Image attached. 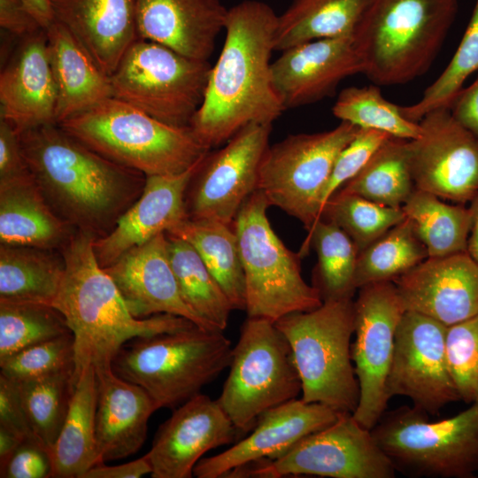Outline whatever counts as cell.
<instances>
[{
	"instance_id": "1",
	"label": "cell",
	"mask_w": 478,
	"mask_h": 478,
	"mask_svg": "<svg viewBox=\"0 0 478 478\" xmlns=\"http://www.w3.org/2000/svg\"><path fill=\"white\" fill-rule=\"evenodd\" d=\"M277 19L270 5L258 0H244L227 10L225 42L189 124L208 149L225 144L250 124H273L286 110L270 61Z\"/></svg>"
},
{
	"instance_id": "2",
	"label": "cell",
	"mask_w": 478,
	"mask_h": 478,
	"mask_svg": "<svg viewBox=\"0 0 478 478\" xmlns=\"http://www.w3.org/2000/svg\"><path fill=\"white\" fill-rule=\"evenodd\" d=\"M19 136L28 168L51 209L95 240L115 227L144 189L146 175L100 155L58 124Z\"/></svg>"
},
{
	"instance_id": "3",
	"label": "cell",
	"mask_w": 478,
	"mask_h": 478,
	"mask_svg": "<svg viewBox=\"0 0 478 478\" xmlns=\"http://www.w3.org/2000/svg\"><path fill=\"white\" fill-rule=\"evenodd\" d=\"M95 238L75 230L60 249L66 269L53 305L73 336V384L81 372L112 367L120 349L136 337L190 328L191 320L169 313L138 319L129 312L112 278L99 265Z\"/></svg>"
},
{
	"instance_id": "4",
	"label": "cell",
	"mask_w": 478,
	"mask_h": 478,
	"mask_svg": "<svg viewBox=\"0 0 478 478\" xmlns=\"http://www.w3.org/2000/svg\"><path fill=\"white\" fill-rule=\"evenodd\" d=\"M459 9L458 0H369L352 34L366 75L378 86L425 74Z\"/></svg>"
},
{
	"instance_id": "5",
	"label": "cell",
	"mask_w": 478,
	"mask_h": 478,
	"mask_svg": "<svg viewBox=\"0 0 478 478\" xmlns=\"http://www.w3.org/2000/svg\"><path fill=\"white\" fill-rule=\"evenodd\" d=\"M58 126L100 155L146 176L181 173L210 150L189 126L166 124L112 96Z\"/></svg>"
},
{
	"instance_id": "6",
	"label": "cell",
	"mask_w": 478,
	"mask_h": 478,
	"mask_svg": "<svg viewBox=\"0 0 478 478\" xmlns=\"http://www.w3.org/2000/svg\"><path fill=\"white\" fill-rule=\"evenodd\" d=\"M223 332L194 326L136 337L120 349L112 366L141 386L158 409L176 408L229 366L233 347Z\"/></svg>"
},
{
	"instance_id": "7",
	"label": "cell",
	"mask_w": 478,
	"mask_h": 478,
	"mask_svg": "<svg viewBox=\"0 0 478 478\" xmlns=\"http://www.w3.org/2000/svg\"><path fill=\"white\" fill-rule=\"evenodd\" d=\"M288 340L301 380V398L353 413L359 388L351 359L353 299L323 302L276 322Z\"/></svg>"
},
{
	"instance_id": "8",
	"label": "cell",
	"mask_w": 478,
	"mask_h": 478,
	"mask_svg": "<svg viewBox=\"0 0 478 478\" xmlns=\"http://www.w3.org/2000/svg\"><path fill=\"white\" fill-rule=\"evenodd\" d=\"M428 414L400 406L371 429L396 471L412 477L474 478L478 473V401L455 416L428 420Z\"/></svg>"
},
{
	"instance_id": "9",
	"label": "cell",
	"mask_w": 478,
	"mask_h": 478,
	"mask_svg": "<svg viewBox=\"0 0 478 478\" xmlns=\"http://www.w3.org/2000/svg\"><path fill=\"white\" fill-rule=\"evenodd\" d=\"M269 206L257 189L241 207L233 227L244 274L247 316L276 322L323 302L302 277L300 255L289 250L272 228L266 214Z\"/></svg>"
},
{
	"instance_id": "10",
	"label": "cell",
	"mask_w": 478,
	"mask_h": 478,
	"mask_svg": "<svg viewBox=\"0 0 478 478\" xmlns=\"http://www.w3.org/2000/svg\"><path fill=\"white\" fill-rule=\"evenodd\" d=\"M228 367L217 400L239 432L251 430L262 413L301 394L289 343L271 320L247 318Z\"/></svg>"
},
{
	"instance_id": "11",
	"label": "cell",
	"mask_w": 478,
	"mask_h": 478,
	"mask_svg": "<svg viewBox=\"0 0 478 478\" xmlns=\"http://www.w3.org/2000/svg\"><path fill=\"white\" fill-rule=\"evenodd\" d=\"M212 66L138 38L110 75L112 97L166 124L189 126L205 93Z\"/></svg>"
},
{
	"instance_id": "12",
	"label": "cell",
	"mask_w": 478,
	"mask_h": 478,
	"mask_svg": "<svg viewBox=\"0 0 478 478\" xmlns=\"http://www.w3.org/2000/svg\"><path fill=\"white\" fill-rule=\"evenodd\" d=\"M359 127L349 122L333 129L290 135L266 149L258 189L270 206L297 219L309 230L320 218L321 195L340 152Z\"/></svg>"
},
{
	"instance_id": "13",
	"label": "cell",
	"mask_w": 478,
	"mask_h": 478,
	"mask_svg": "<svg viewBox=\"0 0 478 478\" xmlns=\"http://www.w3.org/2000/svg\"><path fill=\"white\" fill-rule=\"evenodd\" d=\"M405 312L392 281L366 284L354 300V335L351 359L359 388L352 413L372 429L385 412L389 397L386 383L392 361L395 335Z\"/></svg>"
},
{
	"instance_id": "14",
	"label": "cell",
	"mask_w": 478,
	"mask_h": 478,
	"mask_svg": "<svg viewBox=\"0 0 478 478\" xmlns=\"http://www.w3.org/2000/svg\"><path fill=\"white\" fill-rule=\"evenodd\" d=\"M272 126L250 124L223 147L204 156L187 188L188 219L233 224L243 204L258 189L259 166L269 146Z\"/></svg>"
},
{
	"instance_id": "15",
	"label": "cell",
	"mask_w": 478,
	"mask_h": 478,
	"mask_svg": "<svg viewBox=\"0 0 478 478\" xmlns=\"http://www.w3.org/2000/svg\"><path fill=\"white\" fill-rule=\"evenodd\" d=\"M447 326L424 314L405 311L397 328L387 379L389 399L408 397L412 406L436 415L460 400L451 378L445 348Z\"/></svg>"
},
{
	"instance_id": "16",
	"label": "cell",
	"mask_w": 478,
	"mask_h": 478,
	"mask_svg": "<svg viewBox=\"0 0 478 478\" xmlns=\"http://www.w3.org/2000/svg\"><path fill=\"white\" fill-rule=\"evenodd\" d=\"M421 134L408 141L415 188L459 204L478 194V138L450 108L435 109L419 121Z\"/></svg>"
},
{
	"instance_id": "17",
	"label": "cell",
	"mask_w": 478,
	"mask_h": 478,
	"mask_svg": "<svg viewBox=\"0 0 478 478\" xmlns=\"http://www.w3.org/2000/svg\"><path fill=\"white\" fill-rule=\"evenodd\" d=\"M271 472L274 478H393L397 471L371 429L362 426L352 413H342L330 425L303 437L272 459Z\"/></svg>"
},
{
	"instance_id": "18",
	"label": "cell",
	"mask_w": 478,
	"mask_h": 478,
	"mask_svg": "<svg viewBox=\"0 0 478 478\" xmlns=\"http://www.w3.org/2000/svg\"><path fill=\"white\" fill-rule=\"evenodd\" d=\"M239 433L219 404L198 394L174 408L160 425L148 459L152 478H190L210 450L231 443Z\"/></svg>"
},
{
	"instance_id": "19",
	"label": "cell",
	"mask_w": 478,
	"mask_h": 478,
	"mask_svg": "<svg viewBox=\"0 0 478 478\" xmlns=\"http://www.w3.org/2000/svg\"><path fill=\"white\" fill-rule=\"evenodd\" d=\"M281 52L272 63V76L285 109L333 96L343 79L364 71L352 35L311 41Z\"/></svg>"
},
{
	"instance_id": "20",
	"label": "cell",
	"mask_w": 478,
	"mask_h": 478,
	"mask_svg": "<svg viewBox=\"0 0 478 478\" xmlns=\"http://www.w3.org/2000/svg\"><path fill=\"white\" fill-rule=\"evenodd\" d=\"M393 282L405 311L447 327L478 314V264L467 251L427 258Z\"/></svg>"
},
{
	"instance_id": "21",
	"label": "cell",
	"mask_w": 478,
	"mask_h": 478,
	"mask_svg": "<svg viewBox=\"0 0 478 478\" xmlns=\"http://www.w3.org/2000/svg\"><path fill=\"white\" fill-rule=\"evenodd\" d=\"M341 412L319 403L295 398L262 413L251 435L221 453L201 459L194 467L198 478L223 477L243 463L280 457L303 437L335 421Z\"/></svg>"
},
{
	"instance_id": "22",
	"label": "cell",
	"mask_w": 478,
	"mask_h": 478,
	"mask_svg": "<svg viewBox=\"0 0 478 478\" xmlns=\"http://www.w3.org/2000/svg\"><path fill=\"white\" fill-rule=\"evenodd\" d=\"M104 269L135 318L169 313L184 317L200 328L216 330L181 297L168 255L166 233L130 249Z\"/></svg>"
},
{
	"instance_id": "23",
	"label": "cell",
	"mask_w": 478,
	"mask_h": 478,
	"mask_svg": "<svg viewBox=\"0 0 478 478\" xmlns=\"http://www.w3.org/2000/svg\"><path fill=\"white\" fill-rule=\"evenodd\" d=\"M19 38L0 73V118L19 134L57 124V91L45 29Z\"/></svg>"
},
{
	"instance_id": "24",
	"label": "cell",
	"mask_w": 478,
	"mask_h": 478,
	"mask_svg": "<svg viewBox=\"0 0 478 478\" xmlns=\"http://www.w3.org/2000/svg\"><path fill=\"white\" fill-rule=\"evenodd\" d=\"M200 160L179 174L146 176L138 199L107 235L94 241V252L103 268L130 249L169 231L188 218L186 191Z\"/></svg>"
},
{
	"instance_id": "25",
	"label": "cell",
	"mask_w": 478,
	"mask_h": 478,
	"mask_svg": "<svg viewBox=\"0 0 478 478\" xmlns=\"http://www.w3.org/2000/svg\"><path fill=\"white\" fill-rule=\"evenodd\" d=\"M227 10L221 0H135L138 37L208 61Z\"/></svg>"
},
{
	"instance_id": "26",
	"label": "cell",
	"mask_w": 478,
	"mask_h": 478,
	"mask_svg": "<svg viewBox=\"0 0 478 478\" xmlns=\"http://www.w3.org/2000/svg\"><path fill=\"white\" fill-rule=\"evenodd\" d=\"M95 371L96 441L105 463L129 457L142 447L149 419L158 407L141 386L116 374L112 366Z\"/></svg>"
},
{
	"instance_id": "27",
	"label": "cell",
	"mask_w": 478,
	"mask_h": 478,
	"mask_svg": "<svg viewBox=\"0 0 478 478\" xmlns=\"http://www.w3.org/2000/svg\"><path fill=\"white\" fill-rule=\"evenodd\" d=\"M55 19L111 75L137 40L135 0H50Z\"/></svg>"
},
{
	"instance_id": "28",
	"label": "cell",
	"mask_w": 478,
	"mask_h": 478,
	"mask_svg": "<svg viewBox=\"0 0 478 478\" xmlns=\"http://www.w3.org/2000/svg\"><path fill=\"white\" fill-rule=\"evenodd\" d=\"M45 29L50 64L57 91L56 123L112 96L110 76L60 22Z\"/></svg>"
},
{
	"instance_id": "29",
	"label": "cell",
	"mask_w": 478,
	"mask_h": 478,
	"mask_svg": "<svg viewBox=\"0 0 478 478\" xmlns=\"http://www.w3.org/2000/svg\"><path fill=\"white\" fill-rule=\"evenodd\" d=\"M74 231L51 209L32 173L0 182V243L60 250Z\"/></svg>"
},
{
	"instance_id": "30",
	"label": "cell",
	"mask_w": 478,
	"mask_h": 478,
	"mask_svg": "<svg viewBox=\"0 0 478 478\" xmlns=\"http://www.w3.org/2000/svg\"><path fill=\"white\" fill-rule=\"evenodd\" d=\"M97 381L95 368L84 369L76 380L68 411L58 436L49 450L51 476L81 478L103 463L96 441Z\"/></svg>"
},
{
	"instance_id": "31",
	"label": "cell",
	"mask_w": 478,
	"mask_h": 478,
	"mask_svg": "<svg viewBox=\"0 0 478 478\" xmlns=\"http://www.w3.org/2000/svg\"><path fill=\"white\" fill-rule=\"evenodd\" d=\"M65 269L60 250L0 243V299L51 305Z\"/></svg>"
},
{
	"instance_id": "32",
	"label": "cell",
	"mask_w": 478,
	"mask_h": 478,
	"mask_svg": "<svg viewBox=\"0 0 478 478\" xmlns=\"http://www.w3.org/2000/svg\"><path fill=\"white\" fill-rule=\"evenodd\" d=\"M369 0H292L278 15L274 50L324 38L352 35Z\"/></svg>"
},
{
	"instance_id": "33",
	"label": "cell",
	"mask_w": 478,
	"mask_h": 478,
	"mask_svg": "<svg viewBox=\"0 0 478 478\" xmlns=\"http://www.w3.org/2000/svg\"><path fill=\"white\" fill-rule=\"evenodd\" d=\"M166 233L189 242L219 282L233 309L245 311V280L233 224L187 218Z\"/></svg>"
},
{
	"instance_id": "34",
	"label": "cell",
	"mask_w": 478,
	"mask_h": 478,
	"mask_svg": "<svg viewBox=\"0 0 478 478\" xmlns=\"http://www.w3.org/2000/svg\"><path fill=\"white\" fill-rule=\"evenodd\" d=\"M310 246L318 258L312 286L322 302L352 299L358 289L355 274L359 252L353 241L336 224L320 218L308 230L300 257Z\"/></svg>"
},
{
	"instance_id": "35",
	"label": "cell",
	"mask_w": 478,
	"mask_h": 478,
	"mask_svg": "<svg viewBox=\"0 0 478 478\" xmlns=\"http://www.w3.org/2000/svg\"><path fill=\"white\" fill-rule=\"evenodd\" d=\"M171 266L184 302L209 326L224 331L234 310L227 295L196 249L166 233Z\"/></svg>"
},
{
	"instance_id": "36",
	"label": "cell",
	"mask_w": 478,
	"mask_h": 478,
	"mask_svg": "<svg viewBox=\"0 0 478 478\" xmlns=\"http://www.w3.org/2000/svg\"><path fill=\"white\" fill-rule=\"evenodd\" d=\"M402 209L426 247L428 258L465 252L472 214L461 204H448L437 196L415 189Z\"/></svg>"
},
{
	"instance_id": "37",
	"label": "cell",
	"mask_w": 478,
	"mask_h": 478,
	"mask_svg": "<svg viewBox=\"0 0 478 478\" xmlns=\"http://www.w3.org/2000/svg\"><path fill=\"white\" fill-rule=\"evenodd\" d=\"M408 141L390 136L340 191L401 208L414 191Z\"/></svg>"
},
{
	"instance_id": "38",
	"label": "cell",
	"mask_w": 478,
	"mask_h": 478,
	"mask_svg": "<svg viewBox=\"0 0 478 478\" xmlns=\"http://www.w3.org/2000/svg\"><path fill=\"white\" fill-rule=\"evenodd\" d=\"M427 258L426 247L406 217L358 252L356 286L358 289L371 282L393 281Z\"/></svg>"
},
{
	"instance_id": "39",
	"label": "cell",
	"mask_w": 478,
	"mask_h": 478,
	"mask_svg": "<svg viewBox=\"0 0 478 478\" xmlns=\"http://www.w3.org/2000/svg\"><path fill=\"white\" fill-rule=\"evenodd\" d=\"M68 333L64 316L51 305L0 299V361Z\"/></svg>"
},
{
	"instance_id": "40",
	"label": "cell",
	"mask_w": 478,
	"mask_h": 478,
	"mask_svg": "<svg viewBox=\"0 0 478 478\" xmlns=\"http://www.w3.org/2000/svg\"><path fill=\"white\" fill-rule=\"evenodd\" d=\"M332 112L341 121L359 128L382 131L397 138L413 140L421 134L419 122L406 119L400 106L385 99L375 84L343 89Z\"/></svg>"
},
{
	"instance_id": "41",
	"label": "cell",
	"mask_w": 478,
	"mask_h": 478,
	"mask_svg": "<svg viewBox=\"0 0 478 478\" xmlns=\"http://www.w3.org/2000/svg\"><path fill=\"white\" fill-rule=\"evenodd\" d=\"M73 375L72 372H63L19 382L31 428L49 450L56 442L68 411Z\"/></svg>"
},
{
	"instance_id": "42",
	"label": "cell",
	"mask_w": 478,
	"mask_h": 478,
	"mask_svg": "<svg viewBox=\"0 0 478 478\" xmlns=\"http://www.w3.org/2000/svg\"><path fill=\"white\" fill-rule=\"evenodd\" d=\"M320 218L336 224L361 251L402 222L406 214L402 207L385 206L360 196L337 190L326 203Z\"/></svg>"
},
{
	"instance_id": "43",
	"label": "cell",
	"mask_w": 478,
	"mask_h": 478,
	"mask_svg": "<svg viewBox=\"0 0 478 478\" xmlns=\"http://www.w3.org/2000/svg\"><path fill=\"white\" fill-rule=\"evenodd\" d=\"M478 70V0L462 40L440 76L428 86L415 104L400 106L402 114L419 122L425 114L441 107L450 108L465 81Z\"/></svg>"
},
{
	"instance_id": "44",
	"label": "cell",
	"mask_w": 478,
	"mask_h": 478,
	"mask_svg": "<svg viewBox=\"0 0 478 478\" xmlns=\"http://www.w3.org/2000/svg\"><path fill=\"white\" fill-rule=\"evenodd\" d=\"M1 374L18 382L74 371L73 336L68 333L27 347L0 361Z\"/></svg>"
},
{
	"instance_id": "45",
	"label": "cell",
	"mask_w": 478,
	"mask_h": 478,
	"mask_svg": "<svg viewBox=\"0 0 478 478\" xmlns=\"http://www.w3.org/2000/svg\"><path fill=\"white\" fill-rule=\"evenodd\" d=\"M446 356L459 399L478 401V314L447 327Z\"/></svg>"
},
{
	"instance_id": "46",
	"label": "cell",
	"mask_w": 478,
	"mask_h": 478,
	"mask_svg": "<svg viewBox=\"0 0 478 478\" xmlns=\"http://www.w3.org/2000/svg\"><path fill=\"white\" fill-rule=\"evenodd\" d=\"M390 136L375 129H358L355 137L340 152L334 164L321 195V212L328 200L364 167L373 154Z\"/></svg>"
},
{
	"instance_id": "47",
	"label": "cell",
	"mask_w": 478,
	"mask_h": 478,
	"mask_svg": "<svg viewBox=\"0 0 478 478\" xmlns=\"http://www.w3.org/2000/svg\"><path fill=\"white\" fill-rule=\"evenodd\" d=\"M49 449L36 437L25 438L6 464L1 478H48L51 476Z\"/></svg>"
},
{
	"instance_id": "48",
	"label": "cell",
	"mask_w": 478,
	"mask_h": 478,
	"mask_svg": "<svg viewBox=\"0 0 478 478\" xmlns=\"http://www.w3.org/2000/svg\"><path fill=\"white\" fill-rule=\"evenodd\" d=\"M0 426L23 438L36 437L25 411L19 382L1 374Z\"/></svg>"
},
{
	"instance_id": "49",
	"label": "cell",
	"mask_w": 478,
	"mask_h": 478,
	"mask_svg": "<svg viewBox=\"0 0 478 478\" xmlns=\"http://www.w3.org/2000/svg\"><path fill=\"white\" fill-rule=\"evenodd\" d=\"M31 174L22 152L19 133L0 118V182Z\"/></svg>"
},
{
	"instance_id": "50",
	"label": "cell",
	"mask_w": 478,
	"mask_h": 478,
	"mask_svg": "<svg viewBox=\"0 0 478 478\" xmlns=\"http://www.w3.org/2000/svg\"><path fill=\"white\" fill-rule=\"evenodd\" d=\"M0 26L4 32L18 37L42 28L23 0H0Z\"/></svg>"
},
{
	"instance_id": "51",
	"label": "cell",
	"mask_w": 478,
	"mask_h": 478,
	"mask_svg": "<svg viewBox=\"0 0 478 478\" xmlns=\"http://www.w3.org/2000/svg\"><path fill=\"white\" fill-rule=\"evenodd\" d=\"M450 110L455 120L478 138V78L459 92Z\"/></svg>"
},
{
	"instance_id": "52",
	"label": "cell",
	"mask_w": 478,
	"mask_h": 478,
	"mask_svg": "<svg viewBox=\"0 0 478 478\" xmlns=\"http://www.w3.org/2000/svg\"><path fill=\"white\" fill-rule=\"evenodd\" d=\"M150 474V465L143 455L138 459L117 466L98 464L88 470L81 478H140Z\"/></svg>"
},
{
	"instance_id": "53",
	"label": "cell",
	"mask_w": 478,
	"mask_h": 478,
	"mask_svg": "<svg viewBox=\"0 0 478 478\" xmlns=\"http://www.w3.org/2000/svg\"><path fill=\"white\" fill-rule=\"evenodd\" d=\"M25 438L0 426V468L3 467Z\"/></svg>"
},
{
	"instance_id": "54",
	"label": "cell",
	"mask_w": 478,
	"mask_h": 478,
	"mask_svg": "<svg viewBox=\"0 0 478 478\" xmlns=\"http://www.w3.org/2000/svg\"><path fill=\"white\" fill-rule=\"evenodd\" d=\"M28 11L42 28L55 20L50 0H23Z\"/></svg>"
},
{
	"instance_id": "55",
	"label": "cell",
	"mask_w": 478,
	"mask_h": 478,
	"mask_svg": "<svg viewBox=\"0 0 478 478\" xmlns=\"http://www.w3.org/2000/svg\"><path fill=\"white\" fill-rule=\"evenodd\" d=\"M472 214V223L467 240V253L478 264V194L471 201L469 206Z\"/></svg>"
}]
</instances>
